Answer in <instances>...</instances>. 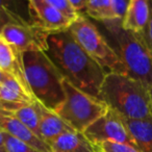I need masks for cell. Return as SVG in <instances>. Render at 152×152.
<instances>
[{
	"label": "cell",
	"instance_id": "cell-13",
	"mask_svg": "<svg viewBox=\"0 0 152 152\" xmlns=\"http://www.w3.org/2000/svg\"><path fill=\"white\" fill-rule=\"evenodd\" d=\"M150 19L149 0H129L121 27L124 30L141 34L145 31Z\"/></svg>",
	"mask_w": 152,
	"mask_h": 152
},
{
	"label": "cell",
	"instance_id": "cell-1",
	"mask_svg": "<svg viewBox=\"0 0 152 152\" xmlns=\"http://www.w3.org/2000/svg\"><path fill=\"white\" fill-rule=\"evenodd\" d=\"M46 53L64 78L80 91L99 97L106 72L79 46L69 30L51 34Z\"/></svg>",
	"mask_w": 152,
	"mask_h": 152
},
{
	"label": "cell",
	"instance_id": "cell-9",
	"mask_svg": "<svg viewBox=\"0 0 152 152\" xmlns=\"http://www.w3.org/2000/svg\"><path fill=\"white\" fill-rule=\"evenodd\" d=\"M30 22L48 34L68 31L73 21L66 18L47 0H30L28 2Z\"/></svg>",
	"mask_w": 152,
	"mask_h": 152
},
{
	"label": "cell",
	"instance_id": "cell-16",
	"mask_svg": "<svg viewBox=\"0 0 152 152\" xmlns=\"http://www.w3.org/2000/svg\"><path fill=\"white\" fill-rule=\"evenodd\" d=\"M135 147L141 152H152V120H125Z\"/></svg>",
	"mask_w": 152,
	"mask_h": 152
},
{
	"label": "cell",
	"instance_id": "cell-12",
	"mask_svg": "<svg viewBox=\"0 0 152 152\" xmlns=\"http://www.w3.org/2000/svg\"><path fill=\"white\" fill-rule=\"evenodd\" d=\"M0 70H2L5 74L15 78L28 93H30L24 73L22 53L18 52L1 37H0Z\"/></svg>",
	"mask_w": 152,
	"mask_h": 152
},
{
	"label": "cell",
	"instance_id": "cell-6",
	"mask_svg": "<svg viewBox=\"0 0 152 152\" xmlns=\"http://www.w3.org/2000/svg\"><path fill=\"white\" fill-rule=\"evenodd\" d=\"M63 88L65 100L54 113L77 132L83 133L107 112V105L102 100L80 91L66 78Z\"/></svg>",
	"mask_w": 152,
	"mask_h": 152
},
{
	"label": "cell",
	"instance_id": "cell-5",
	"mask_svg": "<svg viewBox=\"0 0 152 152\" xmlns=\"http://www.w3.org/2000/svg\"><path fill=\"white\" fill-rule=\"evenodd\" d=\"M69 32L88 55L106 73L127 74L119 53L110 46L95 24L83 14L72 23Z\"/></svg>",
	"mask_w": 152,
	"mask_h": 152
},
{
	"label": "cell",
	"instance_id": "cell-2",
	"mask_svg": "<svg viewBox=\"0 0 152 152\" xmlns=\"http://www.w3.org/2000/svg\"><path fill=\"white\" fill-rule=\"evenodd\" d=\"M98 98L125 120H152L149 89L128 74L106 73Z\"/></svg>",
	"mask_w": 152,
	"mask_h": 152
},
{
	"label": "cell",
	"instance_id": "cell-7",
	"mask_svg": "<svg viewBox=\"0 0 152 152\" xmlns=\"http://www.w3.org/2000/svg\"><path fill=\"white\" fill-rule=\"evenodd\" d=\"M50 36L22 17L7 22L0 28V37L22 54L29 51L47 52Z\"/></svg>",
	"mask_w": 152,
	"mask_h": 152
},
{
	"label": "cell",
	"instance_id": "cell-21",
	"mask_svg": "<svg viewBox=\"0 0 152 152\" xmlns=\"http://www.w3.org/2000/svg\"><path fill=\"white\" fill-rule=\"evenodd\" d=\"M5 145L7 152H40L31 146L19 141L16 137H11L7 133H5Z\"/></svg>",
	"mask_w": 152,
	"mask_h": 152
},
{
	"label": "cell",
	"instance_id": "cell-8",
	"mask_svg": "<svg viewBox=\"0 0 152 152\" xmlns=\"http://www.w3.org/2000/svg\"><path fill=\"white\" fill-rule=\"evenodd\" d=\"M83 133L94 146L103 142H115L128 144L135 147L126 126L125 119L110 108Z\"/></svg>",
	"mask_w": 152,
	"mask_h": 152
},
{
	"label": "cell",
	"instance_id": "cell-15",
	"mask_svg": "<svg viewBox=\"0 0 152 152\" xmlns=\"http://www.w3.org/2000/svg\"><path fill=\"white\" fill-rule=\"evenodd\" d=\"M52 152H96V148L83 133L72 131L54 139L50 144Z\"/></svg>",
	"mask_w": 152,
	"mask_h": 152
},
{
	"label": "cell",
	"instance_id": "cell-22",
	"mask_svg": "<svg viewBox=\"0 0 152 152\" xmlns=\"http://www.w3.org/2000/svg\"><path fill=\"white\" fill-rule=\"evenodd\" d=\"M149 2H150V19L145 31L143 34H141V37L143 38L144 42L147 45L150 52L152 53V0L151 1L149 0Z\"/></svg>",
	"mask_w": 152,
	"mask_h": 152
},
{
	"label": "cell",
	"instance_id": "cell-14",
	"mask_svg": "<svg viewBox=\"0 0 152 152\" xmlns=\"http://www.w3.org/2000/svg\"><path fill=\"white\" fill-rule=\"evenodd\" d=\"M34 98L15 78L7 75L0 83V108L9 110L21 104L32 103Z\"/></svg>",
	"mask_w": 152,
	"mask_h": 152
},
{
	"label": "cell",
	"instance_id": "cell-24",
	"mask_svg": "<svg viewBox=\"0 0 152 152\" xmlns=\"http://www.w3.org/2000/svg\"><path fill=\"white\" fill-rule=\"evenodd\" d=\"M0 152H7L5 145V132L0 130Z\"/></svg>",
	"mask_w": 152,
	"mask_h": 152
},
{
	"label": "cell",
	"instance_id": "cell-25",
	"mask_svg": "<svg viewBox=\"0 0 152 152\" xmlns=\"http://www.w3.org/2000/svg\"><path fill=\"white\" fill-rule=\"evenodd\" d=\"M7 76V74H5L4 72L2 71V70H0V83H1L3 80H4Z\"/></svg>",
	"mask_w": 152,
	"mask_h": 152
},
{
	"label": "cell",
	"instance_id": "cell-10",
	"mask_svg": "<svg viewBox=\"0 0 152 152\" xmlns=\"http://www.w3.org/2000/svg\"><path fill=\"white\" fill-rule=\"evenodd\" d=\"M0 130L31 146L40 152H52L50 146L34 134L29 128L5 110L0 108Z\"/></svg>",
	"mask_w": 152,
	"mask_h": 152
},
{
	"label": "cell",
	"instance_id": "cell-19",
	"mask_svg": "<svg viewBox=\"0 0 152 152\" xmlns=\"http://www.w3.org/2000/svg\"><path fill=\"white\" fill-rule=\"evenodd\" d=\"M96 152H141L137 147L124 143L103 142L95 145Z\"/></svg>",
	"mask_w": 152,
	"mask_h": 152
},
{
	"label": "cell",
	"instance_id": "cell-4",
	"mask_svg": "<svg viewBox=\"0 0 152 152\" xmlns=\"http://www.w3.org/2000/svg\"><path fill=\"white\" fill-rule=\"evenodd\" d=\"M118 43L119 55L126 73L150 89L152 86V53L141 34L124 30L121 22L105 23Z\"/></svg>",
	"mask_w": 152,
	"mask_h": 152
},
{
	"label": "cell",
	"instance_id": "cell-26",
	"mask_svg": "<svg viewBox=\"0 0 152 152\" xmlns=\"http://www.w3.org/2000/svg\"><path fill=\"white\" fill-rule=\"evenodd\" d=\"M149 94H150V102H151V119H152V86L149 89Z\"/></svg>",
	"mask_w": 152,
	"mask_h": 152
},
{
	"label": "cell",
	"instance_id": "cell-18",
	"mask_svg": "<svg viewBox=\"0 0 152 152\" xmlns=\"http://www.w3.org/2000/svg\"><path fill=\"white\" fill-rule=\"evenodd\" d=\"M85 14L90 18L105 23L119 22L115 17L112 0H88Z\"/></svg>",
	"mask_w": 152,
	"mask_h": 152
},
{
	"label": "cell",
	"instance_id": "cell-11",
	"mask_svg": "<svg viewBox=\"0 0 152 152\" xmlns=\"http://www.w3.org/2000/svg\"><path fill=\"white\" fill-rule=\"evenodd\" d=\"M39 112V137L45 143L49 144L59 137L61 134L66 132L75 131L67 122L63 120L61 117L49 108L45 107L43 104L37 101Z\"/></svg>",
	"mask_w": 152,
	"mask_h": 152
},
{
	"label": "cell",
	"instance_id": "cell-23",
	"mask_svg": "<svg viewBox=\"0 0 152 152\" xmlns=\"http://www.w3.org/2000/svg\"><path fill=\"white\" fill-rule=\"evenodd\" d=\"M87 1L88 0H70V3L76 12H78L79 14L83 15V13H85L86 7H87Z\"/></svg>",
	"mask_w": 152,
	"mask_h": 152
},
{
	"label": "cell",
	"instance_id": "cell-17",
	"mask_svg": "<svg viewBox=\"0 0 152 152\" xmlns=\"http://www.w3.org/2000/svg\"><path fill=\"white\" fill-rule=\"evenodd\" d=\"M5 112H7L13 117H15L17 120H19L22 124H24L34 134L39 137V121H40V118H39L37 100H34L32 103L21 104V105L15 106V107L11 108L9 110H5Z\"/></svg>",
	"mask_w": 152,
	"mask_h": 152
},
{
	"label": "cell",
	"instance_id": "cell-3",
	"mask_svg": "<svg viewBox=\"0 0 152 152\" xmlns=\"http://www.w3.org/2000/svg\"><path fill=\"white\" fill-rule=\"evenodd\" d=\"M24 73L34 100L55 112L65 100L64 76L44 51H29L22 54Z\"/></svg>",
	"mask_w": 152,
	"mask_h": 152
},
{
	"label": "cell",
	"instance_id": "cell-20",
	"mask_svg": "<svg viewBox=\"0 0 152 152\" xmlns=\"http://www.w3.org/2000/svg\"><path fill=\"white\" fill-rule=\"evenodd\" d=\"M54 9H56L61 14H63L66 18L71 21H76L81 15L78 12H76L74 7L70 3V0H47Z\"/></svg>",
	"mask_w": 152,
	"mask_h": 152
}]
</instances>
